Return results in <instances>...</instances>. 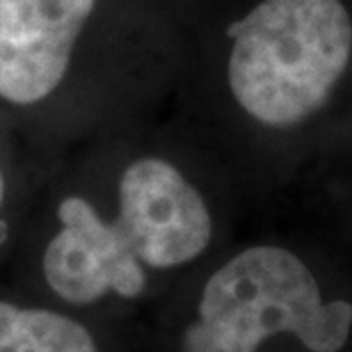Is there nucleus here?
Returning a JSON list of instances; mask_svg holds the SVG:
<instances>
[{
  "label": "nucleus",
  "instance_id": "1",
  "mask_svg": "<svg viewBox=\"0 0 352 352\" xmlns=\"http://www.w3.org/2000/svg\"><path fill=\"white\" fill-rule=\"evenodd\" d=\"M229 32L231 94L272 129L318 112L352 60V16L341 0H263Z\"/></svg>",
  "mask_w": 352,
  "mask_h": 352
},
{
  "label": "nucleus",
  "instance_id": "2",
  "mask_svg": "<svg viewBox=\"0 0 352 352\" xmlns=\"http://www.w3.org/2000/svg\"><path fill=\"white\" fill-rule=\"evenodd\" d=\"M350 332V302L322 300L298 254L256 245L208 279L186 343L204 352H256L272 336L291 334L311 352H339Z\"/></svg>",
  "mask_w": 352,
  "mask_h": 352
},
{
  "label": "nucleus",
  "instance_id": "3",
  "mask_svg": "<svg viewBox=\"0 0 352 352\" xmlns=\"http://www.w3.org/2000/svg\"><path fill=\"white\" fill-rule=\"evenodd\" d=\"M110 224L124 248L156 270L190 263L213 236L204 197L160 158H142L126 167L119 183V215Z\"/></svg>",
  "mask_w": 352,
  "mask_h": 352
},
{
  "label": "nucleus",
  "instance_id": "4",
  "mask_svg": "<svg viewBox=\"0 0 352 352\" xmlns=\"http://www.w3.org/2000/svg\"><path fill=\"white\" fill-rule=\"evenodd\" d=\"M96 0H0V96L30 105L65 78Z\"/></svg>",
  "mask_w": 352,
  "mask_h": 352
},
{
  "label": "nucleus",
  "instance_id": "5",
  "mask_svg": "<svg viewBox=\"0 0 352 352\" xmlns=\"http://www.w3.org/2000/svg\"><path fill=\"white\" fill-rule=\"evenodd\" d=\"M0 352H96V346L67 316L0 302Z\"/></svg>",
  "mask_w": 352,
  "mask_h": 352
},
{
  "label": "nucleus",
  "instance_id": "6",
  "mask_svg": "<svg viewBox=\"0 0 352 352\" xmlns=\"http://www.w3.org/2000/svg\"><path fill=\"white\" fill-rule=\"evenodd\" d=\"M58 217L62 224H72L85 236V241L101 258V263L108 270L110 291H115L122 298H138L144 291V270L142 263L124 248L117 234L112 231L110 222H103L94 208L80 197H67L60 204Z\"/></svg>",
  "mask_w": 352,
  "mask_h": 352
},
{
  "label": "nucleus",
  "instance_id": "7",
  "mask_svg": "<svg viewBox=\"0 0 352 352\" xmlns=\"http://www.w3.org/2000/svg\"><path fill=\"white\" fill-rule=\"evenodd\" d=\"M3 197H5V181H3V174H0V204H3Z\"/></svg>",
  "mask_w": 352,
  "mask_h": 352
},
{
  "label": "nucleus",
  "instance_id": "8",
  "mask_svg": "<svg viewBox=\"0 0 352 352\" xmlns=\"http://www.w3.org/2000/svg\"><path fill=\"white\" fill-rule=\"evenodd\" d=\"M3 236H5V227L0 224V241H3Z\"/></svg>",
  "mask_w": 352,
  "mask_h": 352
}]
</instances>
